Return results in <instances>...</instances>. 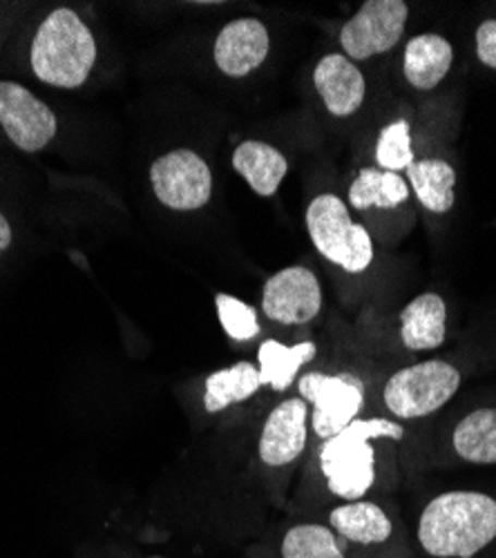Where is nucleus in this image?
Segmentation results:
<instances>
[{
    "label": "nucleus",
    "instance_id": "obj_9",
    "mask_svg": "<svg viewBox=\"0 0 496 558\" xmlns=\"http://www.w3.org/2000/svg\"><path fill=\"white\" fill-rule=\"evenodd\" d=\"M0 125L23 153L43 150L59 130L52 108L14 81H0Z\"/></svg>",
    "mask_w": 496,
    "mask_h": 558
},
{
    "label": "nucleus",
    "instance_id": "obj_24",
    "mask_svg": "<svg viewBox=\"0 0 496 558\" xmlns=\"http://www.w3.org/2000/svg\"><path fill=\"white\" fill-rule=\"evenodd\" d=\"M416 161L412 148V130L404 119H398L383 128L376 142V163L380 170L400 172Z\"/></svg>",
    "mask_w": 496,
    "mask_h": 558
},
{
    "label": "nucleus",
    "instance_id": "obj_18",
    "mask_svg": "<svg viewBox=\"0 0 496 558\" xmlns=\"http://www.w3.org/2000/svg\"><path fill=\"white\" fill-rule=\"evenodd\" d=\"M313 342H300L295 347H285L278 340H264L257 351V371L262 387L268 385L274 391H287L304 364L315 357Z\"/></svg>",
    "mask_w": 496,
    "mask_h": 558
},
{
    "label": "nucleus",
    "instance_id": "obj_12",
    "mask_svg": "<svg viewBox=\"0 0 496 558\" xmlns=\"http://www.w3.org/2000/svg\"><path fill=\"white\" fill-rule=\"evenodd\" d=\"M309 404L302 398H289L268 413L262 436L259 458L268 468H287L306 447Z\"/></svg>",
    "mask_w": 496,
    "mask_h": 558
},
{
    "label": "nucleus",
    "instance_id": "obj_14",
    "mask_svg": "<svg viewBox=\"0 0 496 558\" xmlns=\"http://www.w3.org/2000/svg\"><path fill=\"white\" fill-rule=\"evenodd\" d=\"M452 43L438 34H419L404 48L402 72L408 83L421 92L434 89L452 70Z\"/></svg>",
    "mask_w": 496,
    "mask_h": 558
},
{
    "label": "nucleus",
    "instance_id": "obj_10",
    "mask_svg": "<svg viewBox=\"0 0 496 558\" xmlns=\"http://www.w3.org/2000/svg\"><path fill=\"white\" fill-rule=\"evenodd\" d=\"M264 315L285 327H300L323 311V289L318 277L304 266H289L270 275L262 291Z\"/></svg>",
    "mask_w": 496,
    "mask_h": 558
},
{
    "label": "nucleus",
    "instance_id": "obj_4",
    "mask_svg": "<svg viewBox=\"0 0 496 558\" xmlns=\"http://www.w3.org/2000/svg\"><path fill=\"white\" fill-rule=\"evenodd\" d=\"M311 244L325 259L347 272H363L374 262V242L365 226L351 221L347 204L331 193L315 197L306 208Z\"/></svg>",
    "mask_w": 496,
    "mask_h": 558
},
{
    "label": "nucleus",
    "instance_id": "obj_1",
    "mask_svg": "<svg viewBox=\"0 0 496 558\" xmlns=\"http://www.w3.org/2000/svg\"><path fill=\"white\" fill-rule=\"evenodd\" d=\"M496 538V500L481 492H447L423 509L419 543L434 558H472Z\"/></svg>",
    "mask_w": 496,
    "mask_h": 558
},
{
    "label": "nucleus",
    "instance_id": "obj_8",
    "mask_svg": "<svg viewBox=\"0 0 496 558\" xmlns=\"http://www.w3.org/2000/svg\"><path fill=\"white\" fill-rule=\"evenodd\" d=\"M300 396L313 407L311 427L315 436L327 440L358 421V413L365 404L363 389L358 380L347 376H327L311 371L298 380Z\"/></svg>",
    "mask_w": 496,
    "mask_h": 558
},
{
    "label": "nucleus",
    "instance_id": "obj_15",
    "mask_svg": "<svg viewBox=\"0 0 496 558\" xmlns=\"http://www.w3.org/2000/svg\"><path fill=\"white\" fill-rule=\"evenodd\" d=\"M447 306L436 293H423L400 313V338L412 351H434L445 342Z\"/></svg>",
    "mask_w": 496,
    "mask_h": 558
},
{
    "label": "nucleus",
    "instance_id": "obj_20",
    "mask_svg": "<svg viewBox=\"0 0 496 558\" xmlns=\"http://www.w3.org/2000/svg\"><path fill=\"white\" fill-rule=\"evenodd\" d=\"M262 389L259 371L251 362H238L229 368H219L206 378L204 387V409L208 413H219L231 404L253 398Z\"/></svg>",
    "mask_w": 496,
    "mask_h": 558
},
{
    "label": "nucleus",
    "instance_id": "obj_13",
    "mask_svg": "<svg viewBox=\"0 0 496 558\" xmlns=\"http://www.w3.org/2000/svg\"><path fill=\"white\" fill-rule=\"evenodd\" d=\"M313 83L329 114L338 119L355 114L367 95L363 72L344 54L323 57L313 70Z\"/></svg>",
    "mask_w": 496,
    "mask_h": 558
},
{
    "label": "nucleus",
    "instance_id": "obj_2",
    "mask_svg": "<svg viewBox=\"0 0 496 558\" xmlns=\"http://www.w3.org/2000/svg\"><path fill=\"white\" fill-rule=\"evenodd\" d=\"M97 40L87 23L70 8H59L38 25L29 63L38 81L61 89L81 87L97 63Z\"/></svg>",
    "mask_w": 496,
    "mask_h": 558
},
{
    "label": "nucleus",
    "instance_id": "obj_16",
    "mask_svg": "<svg viewBox=\"0 0 496 558\" xmlns=\"http://www.w3.org/2000/svg\"><path fill=\"white\" fill-rule=\"evenodd\" d=\"M233 168L259 197H274L289 172L287 157L270 144L249 142L240 144L233 153Z\"/></svg>",
    "mask_w": 496,
    "mask_h": 558
},
{
    "label": "nucleus",
    "instance_id": "obj_11",
    "mask_svg": "<svg viewBox=\"0 0 496 558\" xmlns=\"http://www.w3.org/2000/svg\"><path fill=\"white\" fill-rule=\"evenodd\" d=\"M270 52V36L259 19H235L221 27L213 45V61L221 74L244 78L255 72Z\"/></svg>",
    "mask_w": 496,
    "mask_h": 558
},
{
    "label": "nucleus",
    "instance_id": "obj_25",
    "mask_svg": "<svg viewBox=\"0 0 496 558\" xmlns=\"http://www.w3.org/2000/svg\"><path fill=\"white\" fill-rule=\"evenodd\" d=\"M215 306H217V317L223 333H227L233 342H251L253 338L259 336V322H257V311L229 295V293H217L215 298Z\"/></svg>",
    "mask_w": 496,
    "mask_h": 558
},
{
    "label": "nucleus",
    "instance_id": "obj_23",
    "mask_svg": "<svg viewBox=\"0 0 496 558\" xmlns=\"http://www.w3.org/2000/svg\"><path fill=\"white\" fill-rule=\"evenodd\" d=\"M285 558H344L336 534L315 523L295 525L282 541Z\"/></svg>",
    "mask_w": 496,
    "mask_h": 558
},
{
    "label": "nucleus",
    "instance_id": "obj_22",
    "mask_svg": "<svg viewBox=\"0 0 496 558\" xmlns=\"http://www.w3.org/2000/svg\"><path fill=\"white\" fill-rule=\"evenodd\" d=\"M457 453L474 464H496V409H476L457 425Z\"/></svg>",
    "mask_w": 496,
    "mask_h": 558
},
{
    "label": "nucleus",
    "instance_id": "obj_7",
    "mask_svg": "<svg viewBox=\"0 0 496 558\" xmlns=\"http://www.w3.org/2000/svg\"><path fill=\"white\" fill-rule=\"evenodd\" d=\"M410 8L402 0H367L340 29V45L351 61H367L396 48L408 25Z\"/></svg>",
    "mask_w": 496,
    "mask_h": 558
},
{
    "label": "nucleus",
    "instance_id": "obj_26",
    "mask_svg": "<svg viewBox=\"0 0 496 558\" xmlns=\"http://www.w3.org/2000/svg\"><path fill=\"white\" fill-rule=\"evenodd\" d=\"M476 57L483 65L496 70V19L483 21L476 29Z\"/></svg>",
    "mask_w": 496,
    "mask_h": 558
},
{
    "label": "nucleus",
    "instance_id": "obj_5",
    "mask_svg": "<svg viewBox=\"0 0 496 558\" xmlns=\"http://www.w3.org/2000/svg\"><path fill=\"white\" fill-rule=\"evenodd\" d=\"M461 387L459 368L443 360H427L404 366L387 380L385 407L404 421L425 417L445 407Z\"/></svg>",
    "mask_w": 496,
    "mask_h": 558
},
{
    "label": "nucleus",
    "instance_id": "obj_21",
    "mask_svg": "<svg viewBox=\"0 0 496 558\" xmlns=\"http://www.w3.org/2000/svg\"><path fill=\"white\" fill-rule=\"evenodd\" d=\"M410 197V185L398 172L363 168L349 189V204L355 210L396 208Z\"/></svg>",
    "mask_w": 496,
    "mask_h": 558
},
{
    "label": "nucleus",
    "instance_id": "obj_27",
    "mask_svg": "<svg viewBox=\"0 0 496 558\" xmlns=\"http://www.w3.org/2000/svg\"><path fill=\"white\" fill-rule=\"evenodd\" d=\"M12 244V226L8 221V217L0 213V255H3Z\"/></svg>",
    "mask_w": 496,
    "mask_h": 558
},
{
    "label": "nucleus",
    "instance_id": "obj_17",
    "mask_svg": "<svg viewBox=\"0 0 496 558\" xmlns=\"http://www.w3.org/2000/svg\"><path fill=\"white\" fill-rule=\"evenodd\" d=\"M331 527L351 543L376 545L391 536V521L376 502L349 500L336 507L329 517Z\"/></svg>",
    "mask_w": 496,
    "mask_h": 558
},
{
    "label": "nucleus",
    "instance_id": "obj_6",
    "mask_svg": "<svg viewBox=\"0 0 496 558\" xmlns=\"http://www.w3.org/2000/svg\"><path fill=\"white\" fill-rule=\"evenodd\" d=\"M150 185L166 208L191 213L208 204L213 172L195 150L177 148L155 159L150 166Z\"/></svg>",
    "mask_w": 496,
    "mask_h": 558
},
{
    "label": "nucleus",
    "instance_id": "obj_3",
    "mask_svg": "<svg viewBox=\"0 0 496 558\" xmlns=\"http://www.w3.org/2000/svg\"><path fill=\"white\" fill-rule=\"evenodd\" d=\"M402 438V427L387 417L353 421L340 434L327 438L320 447V470L329 492L344 500L363 498L376 481L374 440Z\"/></svg>",
    "mask_w": 496,
    "mask_h": 558
},
{
    "label": "nucleus",
    "instance_id": "obj_19",
    "mask_svg": "<svg viewBox=\"0 0 496 558\" xmlns=\"http://www.w3.org/2000/svg\"><path fill=\"white\" fill-rule=\"evenodd\" d=\"M410 185L421 202L423 208H427L434 215H445L455 208L457 195V172L443 159H423L414 161L408 168Z\"/></svg>",
    "mask_w": 496,
    "mask_h": 558
}]
</instances>
